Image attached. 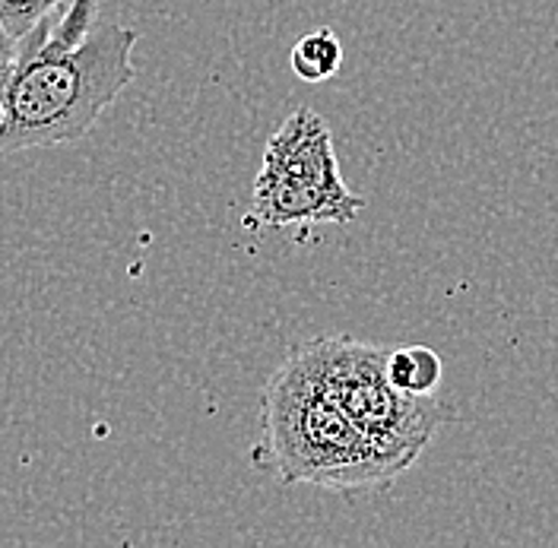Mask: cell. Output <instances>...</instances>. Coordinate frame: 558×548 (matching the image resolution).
<instances>
[{"instance_id": "cell-1", "label": "cell", "mask_w": 558, "mask_h": 548, "mask_svg": "<svg viewBox=\"0 0 558 548\" xmlns=\"http://www.w3.org/2000/svg\"><path fill=\"white\" fill-rule=\"evenodd\" d=\"M51 16L20 38L3 73L0 156L83 139L137 76L134 29L99 16L86 38L70 41L51 33Z\"/></svg>"}, {"instance_id": "cell-2", "label": "cell", "mask_w": 558, "mask_h": 548, "mask_svg": "<svg viewBox=\"0 0 558 548\" xmlns=\"http://www.w3.org/2000/svg\"><path fill=\"white\" fill-rule=\"evenodd\" d=\"M264 438L254 463L286 485L330 491H384L403 476L320 387L302 349H295L264 387Z\"/></svg>"}, {"instance_id": "cell-3", "label": "cell", "mask_w": 558, "mask_h": 548, "mask_svg": "<svg viewBox=\"0 0 558 548\" xmlns=\"http://www.w3.org/2000/svg\"><path fill=\"white\" fill-rule=\"evenodd\" d=\"M320 387L347 412L349 422L407 473L441 425V403L435 397L400 393L384 372L387 345L362 343L352 337H317L299 345Z\"/></svg>"}, {"instance_id": "cell-4", "label": "cell", "mask_w": 558, "mask_h": 548, "mask_svg": "<svg viewBox=\"0 0 558 548\" xmlns=\"http://www.w3.org/2000/svg\"><path fill=\"white\" fill-rule=\"evenodd\" d=\"M362 209L365 200L343 181L327 121L308 105L295 108L264 146L247 226H347Z\"/></svg>"}, {"instance_id": "cell-5", "label": "cell", "mask_w": 558, "mask_h": 548, "mask_svg": "<svg viewBox=\"0 0 558 548\" xmlns=\"http://www.w3.org/2000/svg\"><path fill=\"white\" fill-rule=\"evenodd\" d=\"M387 380L410 397H432L441 383V355L432 345H397L387 349Z\"/></svg>"}, {"instance_id": "cell-6", "label": "cell", "mask_w": 558, "mask_h": 548, "mask_svg": "<svg viewBox=\"0 0 558 548\" xmlns=\"http://www.w3.org/2000/svg\"><path fill=\"white\" fill-rule=\"evenodd\" d=\"M292 73L305 83H324L343 68V45L333 29H314L302 35L289 54Z\"/></svg>"}, {"instance_id": "cell-7", "label": "cell", "mask_w": 558, "mask_h": 548, "mask_svg": "<svg viewBox=\"0 0 558 548\" xmlns=\"http://www.w3.org/2000/svg\"><path fill=\"white\" fill-rule=\"evenodd\" d=\"M68 3L70 0H0V26L20 41L23 35L33 33L41 20H48L54 10Z\"/></svg>"}, {"instance_id": "cell-8", "label": "cell", "mask_w": 558, "mask_h": 548, "mask_svg": "<svg viewBox=\"0 0 558 548\" xmlns=\"http://www.w3.org/2000/svg\"><path fill=\"white\" fill-rule=\"evenodd\" d=\"M16 48H20V41L0 26V73H7V70H10L13 58H16Z\"/></svg>"}, {"instance_id": "cell-9", "label": "cell", "mask_w": 558, "mask_h": 548, "mask_svg": "<svg viewBox=\"0 0 558 548\" xmlns=\"http://www.w3.org/2000/svg\"><path fill=\"white\" fill-rule=\"evenodd\" d=\"M0 83H3V73H0ZM0 124H3V96H0Z\"/></svg>"}]
</instances>
